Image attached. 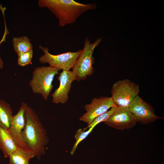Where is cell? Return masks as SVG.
<instances>
[{"mask_svg":"<svg viewBox=\"0 0 164 164\" xmlns=\"http://www.w3.org/2000/svg\"><path fill=\"white\" fill-rule=\"evenodd\" d=\"M39 48L44 53V54L39 59L40 63H47L50 66L62 70H70L73 69L82 50H80L74 52L69 51L53 55L49 52V49L47 47L40 45Z\"/></svg>","mask_w":164,"mask_h":164,"instance_id":"8992f818","label":"cell"},{"mask_svg":"<svg viewBox=\"0 0 164 164\" xmlns=\"http://www.w3.org/2000/svg\"><path fill=\"white\" fill-rule=\"evenodd\" d=\"M13 116L10 104L0 99V127L9 130Z\"/></svg>","mask_w":164,"mask_h":164,"instance_id":"4fadbf2b","label":"cell"},{"mask_svg":"<svg viewBox=\"0 0 164 164\" xmlns=\"http://www.w3.org/2000/svg\"><path fill=\"white\" fill-rule=\"evenodd\" d=\"M138 84L128 79L116 82L113 85L111 94L113 101L117 107H128L139 93Z\"/></svg>","mask_w":164,"mask_h":164,"instance_id":"5b68a950","label":"cell"},{"mask_svg":"<svg viewBox=\"0 0 164 164\" xmlns=\"http://www.w3.org/2000/svg\"><path fill=\"white\" fill-rule=\"evenodd\" d=\"M114 107H117L114 103L111 97H100L94 98L91 102L84 106L86 112L79 118L89 125L94 119Z\"/></svg>","mask_w":164,"mask_h":164,"instance_id":"ba28073f","label":"cell"},{"mask_svg":"<svg viewBox=\"0 0 164 164\" xmlns=\"http://www.w3.org/2000/svg\"><path fill=\"white\" fill-rule=\"evenodd\" d=\"M127 108L137 122L141 124L147 125L163 118L156 115L153 108L138 95L134 99Z\"/></svg>","mask_w":164,"mask_h":164,"instance_id":"52a82bcc","label":"cell"},{"mask_svg":"<svg viewBox=\"0 0 164 164\" xmlns=\"http://www.w3.org/2000/svg\"><path fill=\"white\" fill-rule=\"evenodd\" d=\"M38 5L47 8L58 19L61 27L74 23L82 14L96 7L94 3L84 4L73 0H39Z\"/></svg>","mask_w":164,"mask_h":164,"instance_id":"7a4b0ae2","label":"cell"},{"mask_svg":"<svg viewBox=\"0 0 164 164\" xmlns=\"http://www.w3.org/2000/svg\"><path fill=\"white\" fill-rule=\"evenodd\" d=\"M104 122L112 128L124 130L132 128L137 121L127 107H118Z\"/></svg>","mask_w":164,"mask_h":164,"instance_id":"9c48e42d","label":"cell"},{"mask_svg":"<svg viewBox=\"0 0 164 164\" xmlns=\"http://www.w3.org/2000/svg\"><path fill=\"white\" fill-rule=\"evenodd\" d=\"M59 85L51 94L53 103L64 104L67 101L68 94L73 82L77 80L75 74L72 70H62L57 77Z\"/></svg>","mask_w":164,"mask_h":164,"instance_id":"30bf717a","label":"cell"},{"mask_svg":"<svg viewBox=\"0 0 164 164\" xmlns=\"http://www.w3.org/2000/svg\"><path fill=\"white\" fill-rule=\"evenodd\" d=\"M101 38H98L92 43L88 37L85 39L83 49L72 70L75 74L78 81L85 80L94 73L93 54L95 48L101 42Z\"/></svg>","mask_w":164,"mask_h":164,"instance_id":"277c9868","label":"cell"},{"mask_svg":"<svg viewBox=\"0 0 164 164\" xmlns=\"http://www.w3.org/2000/svg\"><path fill=\"white\" fill-rule=\"evenodd\" d=\"M94 128H89L87 131L83 130L82 128H79L77 130L74 135L75 142L70 152V154L73 155L78 145L92 131Z\"/></svg>","mask_w":164,"mask_h":164,"instance_id":"2e32d148","label":"cell"},{"mask_svg":"<svg viewBox=\"0 0 164 164\" xmlns=\"http://www.w3.org/2000/svg\"><path fill=\"white\" fill-rule=\"evenodd\" d=\"M33 50L18 53V63L20 66H24L29 64L31 61L33 56Z\"/></svg>","mask_w":164,"mask_h":164,"instance_id":"ac0fdd59","label":"cell"},{"mask_svg":"<svg viewBox=\"0 0 164 164\" xmlns=\"http://www.w3.org/2000/svg\"><path fill=\"white\" fill-rule=\"evenodd\" d=\"M18 148L9 130L0 127V149L4 157H9Z\"/></svg>","mask_w":164,"mask_h":164,"instance_id":"7c38bea8","label":"cell"},{"mask_svg":"<svg viewBox=\"0 0 164 164\" xmlns=\"http://www.w3.org/2000/svg\"><path fill=\"white\" fill-rule=\"evenodd\" d=\"M36 156L32 150L18 148L9 156V164H29L30 160Z\"/></svg>","mask_w":164,"mask_h":164,"instance_id":"5bb4252c","label":"cell"},{"mask_svg":"<svg viewBox=\"0 0 164 164\" xmlns=\"http://www.w3.org/2000/svg\"><path fill=\"white\" fill-rule=\"evenodd\" d=\"M25 103L22 102L18 112L13 116L9 131L19 148L30 151L32 150L24 142L22 135L25 124Z\"/></svg>","mask_w":164,"mask_h":164,"instance_id":"8fae6325","label":"cell"},{"mask_svg":"<svg viewBox=\"0 0 164 164\" xmlns=\"http://www.w3.org/2000/svg\"><path fill=\"white\" fill-rule=\"evenodd\" d=\"M61 70L50 66L36 68L29 82L33 93L41 94L44 100H47L53 87L52 83L54 77Z\"/></svg>","mask_w":164,"mask_h":164,"instance_id":"3957f363","label":"cell"},{"mask_svg":"<svg viewBox=\"0 0 164 164\" xmlns=\"http://www.w3.org/2000/svg\"><path fill=\"white\" fill-rule=\"evenodd\" d=\"M6 9L5 8H2L1 9V10L2 11V14L3 15V16L4 17V21L5 23V31L4 32V35L2 37V39L0 41V45L3 42H5L6 41V37L7 35L9 33V31L7 29L6 23L5 22V10ZM4 62L2 60V58L0 57V70L2 69L3 67Z\"/></svg>","mask_w":164,"mask_h":164,"instance_id":"d6986e66","label":"cell"},{"mask_svg":"<svg viewBox=\"0 0 164 164\" xmlns=\"http://www.w3.org/2000/svg\"><path fill=\"white\" fill-rule=\"evenodd\" d=\"M117 107H114L111 108L109 110L105 113L95 118L91 124L83 130L85 131L87 128H94L97 124L102 122H104L107 120L112 114L116 109Z\"/></svg>","mask_w":164,"mask_h":164,"instance_id":"e0dca14e","label":"cell"},{"mask_svg":"<svg viewBox=\"0 0 164 164\" xmlns=\"http://www.w3.org/2000/svg\"><path fill=\"white\" fill-rule=\"evenodd\" d=\"M12 42L14 51L17 54L32 50V45L29 39L26 36L14 37L12 39Z\"/></svg>","mask_w":164,"mask_h":164,"instance_id":"9a60e30c","label":"cell"},{"mask_svg":"<svg viewBox=\"0 0 164 164\" xmlns=\"http://www.w3.org/2000/svg\"><path fill=\"white\" fill-rule=\"evenodd\" d=\"M25 124L22 135V138L36 156L40 159L46 153L49 138L46 129L36 113L25 103Z\"/></svg>","mask_w":164,"mask_h":164,"instance_id":"6da1fadb","label":"cell"}]
</instances>
